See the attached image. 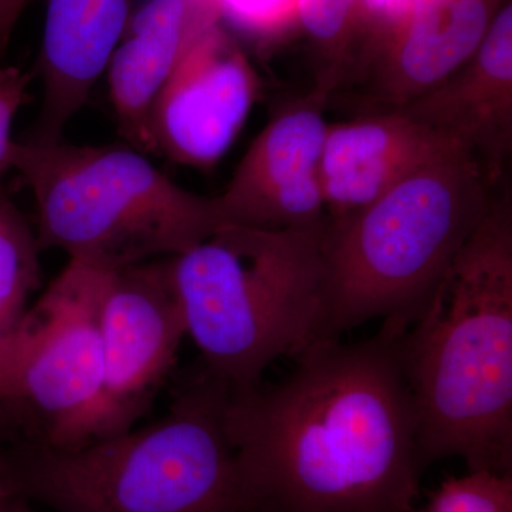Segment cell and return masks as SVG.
I'll list each match as a JSON object with an SVG mask.
<instances>
[{
	"instance_id": "cell-2",
	"label": "cell",
	"mask_w": 512,
	"mask_h": 512,
	"mask_svg": "<svg viewBox=\"0 0 512 512\" xmlns=\"http://www.w3.org/2000/svg\"><path fill=\"white\" fill-rule=\"evenodd\" d=\"M400 360L421 473L444 458L512 474V194L507 180L404 330Z\"/></svg>"
},
{
	"instance_id": "cell-23",
	"label": "cell",
	"mask_w": 512,
	"mask_h": 512,
	"mask_svg": "<svg viewBox=\"0 0 512 512\" xmlns=\"http://www.w3.org/2000/svg\"><path fill=\"white\" fill-rule=\"evenodd\" d=\"M9 512H33L30 510L28 505H26L25 501L18 500V498H12V503H10V511Z\"/></svg>"
},
{
	"instance_id": "cell-17",
	"label": "cell",
	"mask_w": 512,
	"mask_h": 512,
	"mask_svg": "<svg viewBox=\"0 0 512 512\" xmlns=\"http://www.w3.org/2000/svg\"><path fill=\"white\" fill-rule=\"evenodd\" d=\"M421 512H512V474L470 471L448 478Z\"/></svg>"
},
{
	"instance_id": "cell-10",
	"label": "cell",
	"mask_w": 512,
	"mask_h": 512,
	"mask_svg": "<svg viewBox=\"0 0 512 512\" xmlns=\"http://www.w3.org/2000/svg\"><path fill=\"white\" fill-rule=\"evenodd\" d=\"M259 89L247 57L212 23L185 50L154 101L156 153L190 167H212L241 133Z\"/></svg>"
},
{
	"instance_id": "cell-6",
	"label": "cell",
	"mask_w": 512,
	"mask_h": 512,
	"mask_svg": "<svg viewBox=\"0 0 512 512\" xmlns=\"http://www.w3.org/2000/svg\"><path fill=\"white\" fill-rule=\"evenodd\" d=\"M10 170L32 192L42 251L101 271L183 254L222 227L215 197L185 190L133 147L15 138Z\"/></svg>"
},
{
	"instance_id": "cell-1",
	"label": "cell",
	"mask_w": 512,
	"mask_h": 512,
	"mask_svg": "<svg viewBox=\"0 0 512 512\" xmlns=\"http://www.w3.org/2000/svg\"><path fill=\"white\" fill-rule=\"evenodd\" d=\"M312 343L281 382L229 390L225 427L251 512H417L416 416L399 342Z\"/></svg>"
},
{
	"instance_id": "cell-9",
	"label": "cell",
	"mask_w": 512,
	"mask_h": 512,
	"mask_svg": "<svg viewBox=\"0 0 512 512\" xmlns=\"http://www.w3.org/2000/svg\"><path fill=\"white\" fill-rule=\"evenodd\" d=\"M332 99L312 92L278 111L239 161L228 187L215 197L222 227L315 229L328 224L320 158Z\"/></svg>"
},
{
	"instance_id": "cell-14",
	"label": "cell",
	"mask_w": 512,
	"mask_h": 512,
	"mask_svg": "<svg viewBox=\"0 0 512 512\" xmlns=\"http://www.w3.org/2000/svg\"><path fill=\"white\" fill-rule=\"evenodd\" d=\"M215 10L214 0H150L131 16L107 66L111 104L130 147L156 153L154 101L185 50L212 25Z\"/></svg>"
},
{
	"instance_id": "cell-3",
	"label": "cell",
	"mask_w": 512,
	"mask_h": 512,
	"mask_svg": "<svg viewBox=\"0 0 512 512\" xmlns=\"http://www.w3.org/2000/svg\"><path fill=\"white\" fill-rule=\"evenodd\" d=\"M229 386L202 367L161 419L76 447L0 451L10 497L57 512H251L225 427Z\"/></svg>"
},
{
	"instance_id": "cell-7",
	"label": "cell",
	"mask_w": 512,
	"mask_h": 512,
	"mask_svg": "<svg viewBox=\"0 0 512 512\" xmlns=\"http://www.w3.org/2000/svg\"><path fill=\"white\" fill-rule=\"evenodd\" d=\"M106 274L69 261L26 313L0 384V419L26 431L20 440L69 448L96 439Z\"/></svg>"
},
{
	"instance_id": "cell-18",
	"label": "cell",
	"mask_w": 512,
	"mask_h": 512,
	"mask_svg": "<svg viewBox=\"0 0 512 512\" xmlns=\"http://www.w3.org/2000/svg\"><path fill=\"white\" fill-rule=\"evenodd\" d=\"M30 80L32 74L19 67H0V185L10 170V153L15 143L13 124L20 109L28 103Z\"/></svg>"
},
{
	"instance_id": "cell-8",
	"label": "cell",
	"mask_w": 512,
	"mask_h": 512,
	"mask_svg": "<svg viewBox=\"0 0 512 512\" xmlns=\"http://www.w3.org/2000/svg\"><path fill=\"white\" fill-rule=\"evenodd\" d=\"M100 332L103 400L96 439L133 429L187 336L170 258L107 271Z\"/></svg>"
},
{
	"instance_id": "cell-22",
	"label": "cell",
	"mask_w": 512,
	"mask_h": 512,
	"mask_svg": "<svg viewBox=\"0 0 512 512\" xmlns=\"http://www.w3.org/2000/svg\"><path fill=\"white\" fill-rule=\"evenodd\" d=\"M10 503H12V497H10L8 490H6L2 474H0V512H9Z\"/></svg>"
},
{
	"instance_id": "cell-19",
	"label": "cell",
	"mask_w": 512,
	"mask_h": 512,
	"mask_svg": "<svg viewBox=\"0 0 512 512\" xmlns=\"http://www.w3.org/2000/svg\"><path fill=\"white\" fill-rule=\"evenodd\" d=\"M359 0H296L303 28L320 43L330 45L342 35Z\"/></svg>"
},
{
	"instance_id": "cell-15",
	"label": "cell",
	"mask_w": 512,
	"mask_h": 512,
	"mask_svg": "<svg viewBox=\"0 0 512 512\" xmlns=\"http://www.w3.org/2000/svg\"><path fill=\"white\" fill-rule=\"evenodd\" d=\"M409 15L399 45L365 79L375 110L402 109L446 82L474 56L493 23L485 0H451Z\"/></svg>"
},
{
	"instance_id": "cell-4",
	"label": "cell",
	"mask_w": 512,
	"mask_h": 512,
	"mask_svg": "<svg viewBox=\"0 0 512 512\" xmlns=\"http://www.w3.org/2000/svg\"><path fill=\"white\" fill-rule=\"evenodd\" d=\"M495 188L457 146L365 210L328 222L313 343L342 338L369 320L413 325L483 220Z\"/></svg>"
},
{
	"instance_id": "cell-20",
	"label": "cell",
	"mask_w": 512,
	"mask_h": 512,
	"mask_svg": "<svg viewBox=\"0 0 512 512\" xmlns=\"http://www.w3.org/2000/svg\"><path fill=\"white\" fill-rule=\"evenodd\" d=\"M235 22L247 28H261L278 18L288 0H214Z\"/></svg>"
},
{
	"instance_id": "cell-12",
	"label": "cell",
	"mask_w": 512,
	"mask_h": 512,
	"mask_svg": "<svg viewBox=\"0 0 512 512\" xmlns=\"http://www.w3.org/2000/svg\"><path fill=\"white\" fill-rule=\"evenodd\" d=\"M457 146L399 110H375L359 119L329 124L320 158L328 222L365 210L404 178Z\"/></svg>"
},
{
	"instance_id": "cell-11",
	"label": "cell",
	"mask_w": 512,
	"mask_h": 512,
	"mask_svg": "<svg viewBox=\"0 0 512 512\" xmlns=\"http://www.w3.org/2000/svg\"><path fill=\"white\" fill-rule=\"evenodd\" d=\"M467 150L493 187L512 153V8L495 16L474 56L450 79L397 109Z\"/></svg>"
},
{
	"instance_id": "cell-21",
	"label": "cell",
	"mask_w": 512,
	"mask_h": 512,
	"mask_svg": "<svg viewBox=\"0 0 512 512\" xmlns=\"http://www.w3.org/2000/svg\"><path fill=\"white\" fill-rule=\"evenodd\" d=\"M367 8L387 16H400L409 13L413 0H363Z\"/></svg>"
},
{
	"instance_id": "cell-16",
	"label": "cell",
	"mask_w": 512,
	"mask_h": 512,
	"mask_svg": "<svg viewBox=\"0 0 512 512\" xmlns=\"http://www.w3.org/2000/svg\"><path fill=\"white\" fill-rule=\"evenodd\" d=\"M40 251L35 229L0 185V384L30 298L42 282Z\"/></svg>"
},
{
	"instance_id": "cell-13",
	"label": "cell",
	"mask_w": 512,
	"mask_h": 512,
	"mask_svg": "<svg viewBox=\"0 0 512 512\" xmlns=\"http://www.w3.org/2000/svg\"><path fill=\"white\" fill-rule=\"evenodd\" d=\"M131 0H47L39 116L26 140L55 143L89 100L130 22Z\"/></svg>"
},
{
	"instance_id": "cell-5",
	"label": "cell",
	"mask_w": 512,
	"mask_h": 512,
	"mask_svg": "<svg viewBox=\"0 0 512 512\" xmlns=\"http://www.w3.org/2000/svg\"><path fill=\"white\" fill-rule=\"evenodd\" d=\"M328 225V224H326ZM325 228L225 225L171 256L187 336L204 369L241 389L311 346L322 306Z\"/></svg>"
}]
</instances>
